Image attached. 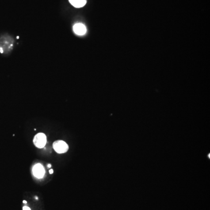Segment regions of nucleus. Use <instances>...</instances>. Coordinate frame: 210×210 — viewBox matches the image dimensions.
<instances>
[{
	"label": "nucleus",
	"mask_w": 210,
	"mask_h": 210,
	"mask_svg": "<svg viewBox=\"0 0 210 210\" xmlns=\"http://www.w3.org/2000/svg\"><path fill=\"white\" fill-rule=\"evenodd\" d=\"M54 150L58 154H63L68 150V145L66 142L62 140H57L53 144Z\"/></svg>",
	"instance_id": "obj_1"
},
{
	"label": "nucleus",
	"mask_w": 210,
	"mask_h": 210,
	"mask_svg": "<svg viewBox=\"0 0 210 210\" xmlns=\"http://www.w3.org/2000/svg\"><path fill=\"white\" fill-rule=\"evenodd\" d=\"M46 142V136L44 134L42 133V132L37 134L33 138L34 145L39 148H43L45 147Z\"/></svg>",
	"instance_id": "obj_2"
},
{
	"label": "nucleus",
	"mask_w": 210,
	"mask_h": 210,
	"mask_svg": "<svg viewBox=\"0 0 210 210\" xmlns=\"http://www.w3.org/2000/svg\"><path fill=\"white\" fill-rule=\"evenodd\" d=\"M11 40L8 37H2L0 39V52L1 53L8 51L12 46Z\"/></svg>",
	"instance_id": "obj_3"
},
{
	"label": "nucleus",
	"mask_w": 210,
	"mask_h": 210,
	"mask_svg": "<svg viewBox=\"0 0 210 210\" xmlns=\"http://www.w3.org/2000/svg\"><path fill=\"white\" fill-rule=\"evenodd\" d=\"M33 175L38 179H41L44 176L45 170L44 168L40 163H37L33 168Z\"/></svg>",
	"instance_id": "obj_4"
},
{
	"label": "nucleus",
	"mask_w": 210,
	"mask_h": 210,
	"mask_svg": "<svg viewBox=\"0 0 210 210\" xmlns=\"http://www.w3.org/2000/svg\"><path fill=\"white\" fill-rule=\"evenodd\" d=\"M73 30L75 34L79 36L85 35L86 32V28L85 26L81 23L76 24L73 27Z\"/></svg>",
	"instance_id": "obj_5"
},
{
	"label": "nucleus",
	"mask_w": 210,
	"mask_h": 210,
	"mask_svg": "<svg viewBox=\"0 0 210 210\" xmlns=\"http://www.w3.org/2000/svg\"><path fill=\"white\" fill-rule=\"evenodd\" d=\"M69 1L75 8L82 7L86 3V0H69Z\"/></svg>",
	"instance_id": "obj_6"
},
{
	"label": "nucleus",
	"mask_w": 210,
	"mask_h": 210,
	"mask_svg": "<svg viewBox=\"0 0 210 210\" xmlns=\"http://www.w3.org/2000/svg\"><path fill=\"white\" fill-rule=\"evenodd\" d=\"M23 210H31L29 207H27V206H25V207H23Z\"/></svg>",
	"instance_id": "obj_7"
},
{
	"label": "nucleus",
	"mask_w": 210,
	"mask_h": 210,
	"mask_svg": "<svg viewBox=\"0 0 210 210\" xmlns=\"http://www.w3.org/2000/svg\"><path fill=\"white\" fill-rule=\"evenodd\" d=\"M53 169H50V170H49V173H50V174H53Z\"/></svg>",
	"instance_id": "obj_8"
},
{
	"label": "nucleus",
	"mask_w": 210,
	"mask_h": 210,
	"mask_svg": "<svg viewBox=\"0 0 210 210\" xmlns=\"http://www.w3.org/2000/svg\"><path fill=\"white\" fill-rule=\"evenodd\" d=\"M51 164H48V165H47V167L48 168H51Z\"/></svg>",
	"instance_id": "obj_9"
},
{
	"label": "nucleus",
	"mask_w": 210,
	"mask_h": 210,
	"mask_svg": "<svg viewBox=\"0 0 210 210\" xmlns=\"http://www.w3.org/2000/svg\"><path fill=\"white\" fill-rule=\"evenodd\" d=\"M23 203H24V204H26V203H27V201H25V200H24V201H23Z\"/></svg>",
	"instance_id": "obj_10"
}]
</instances>
